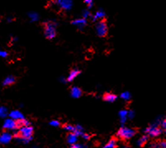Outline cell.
Here are the masks:
<instances>
[{
  "label": "cell",
  "instance_id": "obj_1",
  "mask_svg": "<svg viewBox=\"0 0 166 148\" xmlns=\"http://www.w3.org/2000/svg\"><path fill=\"white\" fill-rule=\"evenodd\" d=\"M34 129L31 126H25L19 128V131L15 134V138L22 143H27L32 139Z\"/></svg>",
  "mask_w": 166,
  "mask_h": 148
},
{
  "label": "cell",
  "instance_id": "obj_2",
  "mask_svg": "<svg viewBox=\"0 0 166 148\" xmlns=\"http://www.w3.org/2000/svg\"><path fill=\"white\" fill-rule=\"evenodd\" d=\"M44 35L48 40H52L56 35V25L53 21H45L43 23Z\"/></svg>",
  "mask_w": 166,
  "mask_h": 148
},
{
  "label": "cell",
  "instance_id": "obj_3",
  "mask_svg": "<svg viewBox=\"0 0 166 148\" xmlns=\"http://www.w3.org/2000/svg\"><path fill=\"white\" fill-rule=\"evenodd\" d=\"M136 132L135 129L130 128L127 127H121L120 129L117 131V137L119 138L122 139V140H129L131 137L135 136Z\"/></svg>",
  "mask_w": 166,
  "mask_h": 148
},
{
  "label": "cell",
  "instance_id": "obj_4",
  "mask_svg": "<svg viewBox=\"0 0 166 148\" xmlns=\"http://www.w3.org/2000/svg\"><path fill=\"white\" fill-rule=\"evenodd\" d=\"M163 128H160L158 124H152L145 129V132L149 137H156L159 136L163 132Z\"/></svg>",
  "mask_w": 166,
  "mask_h": 148
},
{
  "label": "cell",
  "instance_id": "obj_5",
  "mask_svg": "<svg viewBox=\"0 0 166 148\" xmlns=\"http://www.w3.org/2000/svg\"><path fill=\"white\" fill-rule=\"evenodd\" d=\"M96 33L100 37H104L107 34V25L104 19L100 20L96 24Z\"/></svg>",
  "mask_w": 166,
  "mask_h": 148
},
{
  "label": "cell",
  "instance_id": "obj_6",
  "mask_svg": "<svg viewBox=\"0 0 166 148\" xmlns=\"http://www.w3.org/2000/svg\"><path fill=\"white\" fill-rule=\"evenodd\" d=\"M2 128L6 130H15L18 128V125H17V120L12 119H6L3 123V126Z\"/></svg>",
  "mask_w": 166,
  "mask_h": 148
},
{
  "label": "cell",
  "instance_id": "obj_7",
  "mask_svg": "<svg viewBox=\"0 0 166 148\" xmlns=\"http://www.w3.org/2000/svg\"><path fill=\"white\" fill-rule=\"evenodd\" d=\"M56 4L61 9L69 10L72 7V1L71 0H56Z\"/></svg>",
  "mask_w": 166,
  "mask_h": 148
},
{
  "label": "cell",
  "instance_id": "obj_8",
  "mask_svg": "<svg viewBox=\"0 0 166 148\" xmlns=\"http://www.w3.org/2000/svg\"><path fill=\"white\" fill-rule=\"evenodd\" d=\"M12 138V135L9 133L8 132H3L0 136V142L1 144H7L9 143Z\"/></svg>",
  "mask_w": 166,
  "mask_h": 148
},
{
  "label": "cell",
  "instance_id": "obj_9",
  "mask_svg": "<svg viewBox=\"0 0 166 148\" xmlns=\"http://www.w3.org/2000/svg\"><path fill=\"white\" fill-rule=\"evenodd\" d=\"M80 74V70H78V69H72L69 73V76H68V78H67V82H71L75 79L78 75Z\"/></svg>",
  "mask_w": 166,
  "mask_h": 148
},
{
  "label": "cell",
  "instance_id": "obj_10",
  "mask_svg": "<svg viewBox=\"0 0 166 148\" xmlns=\"http://www.w3.org/2000/svg\"><path fill=\"white\" fill-rule=\"evenodd\" d=\"M9 117L11 119L14 120H20V119H23L24 116L23 114L18 110H12L9 113Z\"/></svg>",
  "mask_w": 166,
  "mask_h": 148
},
{
  "label": "cell",
  "instance_id": "obj_11",
  "mask_svg": "<svg viewBox=\"0 0 166 148\" xmlns=\"http://www.w3.org/2000/svg\"><path fill=\"white\" fill-rule=\"evenodd\" d=\"M78 135L74 132H69L68 135H67V142L70 145H73V144L77 143V141H78Z\"/></svg>",
  "mask_w": 166,
  "mask_h": 148
},
{
  "label": "cell",
  "instance_id": "obj_12",
  "mask_svg": "<svg viewBox=\"0 0 166 148\" xmlns=\"http://www.w3.org/2000/svg\"><path fill=\"white\" fill-rule=\"evenodd\" d=\"M70 94L74 98H79L82 96V90L79 87H73L70 90Z\"/></svg>",
  "mask_w": 166,
  "mask_h": 148
},
{
  "label": "cell",
  "instance_id": "obj_13",
  "mask_svg": "<svg viewBox=\"0 0 166 148\" xmlns=\"http://www.w3.org/2000/svg\"><path fill=\"white\" fill-rule=\"evenodd\" d=\"M15 82H16V78L13 76H7L2 82V86L3 87H8V86L14 84Z\"/></svg>",
  "mask_w": 166,
  "mask_h": 148
},
{
  "label": "cell",
  "instance_id": "obj_14",
  "mask_svg": "<svg viewBox=\"0 0 166 148\" xmlns=\"http://www.w3.org/2000/svg\"><path fill=\"white\" fill-rule=\"evenodd\" d=\"M102 98H103L105 101L109 102V103H112V102L116 101L117 96L115 94H112V93H105Z\"/></svg>",
  "mask_w": 166,
  "mask_h": 148
},
{
  "label": "cell",
  "instance_id": "obj_15",
  "mask_svg": "<svg viewBox=\"0 0 166 148\" xmlns=\"http://www.w3.org/2000/svg\"><path fill=\"white\" fill-rule=\"evenodd\" d=\"M71 23L73 25H74V26L79 27V28H82V27H83L87 24V20L85 18L76 19L74 21H72Z\"/></svg>",
  "mask_w": 166,
  "mask_h": 148
},
{
  "label": "cell",
  "instance_id": "obj_16",
  "mask_svg": "<svg viewBox=\"0 0 166 148\" xmlns=\"http://www.w3.org/2000/svg\"><path fill=\"white\" fill-rule=\"evenodd\" d=\"M151 148H166V140L154 141L150 144Z\"/></svg>",
  "mask_w": 166,
  "mask_h": 148
},
{
  "label": "cell",
  "instance_id": "obj_17",
  "mask_svg": "<svg viewBox=\"0 0 166 148\" xmlns=\"http://www.w3.org/2000/svg\"><path fill=\"white\" fill-rule=\"evenodd\" d=\"M127 115H128V111L126 110H121L119 112V116H120L121 124L126 123V119H127Z\"/></svg>",
  "mask_w": 166,
  "mask_h": 148
},
{
  "label": "cell",
  "instance_id": "obj_18",
  "mask_svg": "<svg viewBox=\"0 0 166 148\" xmlns=\"http://www.w3.org/2000/svg\"><path fill=\"white\" fill-rule=\"evenodd\" d=\"M148 140H149V137L145 134L144 136L140 137V138L138 139L137 141H136V143H137V146H143L144 145L147 143Z\"/></svg>",
  "mask_w": 166,
  "mask_h": 148
},
{
  "label": "cell",
  "instance_id": "obj_19",
  "mask_svg": "<svg viewBox=\"0 0 166 148\" xmlns=\"http://www.w3.org/2000/svg\"><path fill=\"white\" fill-rule=\"evenodd\" d=\"M117 146V140L116 138H111L110 139L108 142L102 148H116Z\"/></svg>",
  "mask_w": 166,
  "mask_h": 148
},
{
  "label": "cell",
  "instance_id": "obj_20",
  "mask_svg": "<svg viewBox=\"0 0 166 148\" xmlns=\"http://www.w3.org/2000/svg\"><path fill=\"white\" fill-rule=\"evenodd\" d=\"M63 128H64L65 131H68L69 132H74V133H75L76 132V126L69 124V123H66V124L63 125Z\"/></svg>",
  "mask_w": 166,
  "mask_h": 148
},
{
  "label": "cell",
  "instance_id": "obj_21",
  "mask_svg": "<svg viewBox=\"0 0 166 148\" xmlns=\"http://www.w3.org/2000/svg\"><path fill=\"white\" fill-rule=\"evenodd\" d=\"M17 125H18V128H20L21 127H25V126H29V125H30V122H29L28 120L25 119L17 120Z\"/></svg>",
  "mask_w": 166,
  "mask_h": 148
},
{
  "label": "cell",
  "instance_id": "obj_22",
  "mask_svg": "<svg viewBox=\"0 0 166 148\" xmlns=\"http://www.w3.org/2000/svg\"><path fill=\"white\" fill-rule=\"evenodd\" d=\"M105 16V13L102 11H97L96 12V14L94 15L93 16V19L94 20H97V19H100V20H102V19L104 18Z\"/></svg>",
  "mask_w": 166,
  "mask_h": 148
},
{
  "label": "cell",
  "instance_id": "obj_23",
  "mask_svg": "<svg viewBox=\"0 0 166 148\" xmlns=\"http://www.w3.org/2000/svg\"><path fill=\"white\" fill-rule=\"evenodd\" d=\"M121 97L123 99V100H125V101H130V98H131V96H130V92H123V93H121Z\"/></svg>",
  "mask_w": 166,
  "mask_h": 148
},
{
  "label": "cell",
  "instance_id": "obj_24",
  "mask_svg": "<svg viewBox=\"0 0 166 148\" xmlns=\"http://www.w3.org/2000/svg\"><path fill=\"white\" fill-rule=\"evenodd\" d=\"M7 109L4 106H1V108H0V115H1V117H5V116H7Z\"/></svg>",
  "mask_w": 166,
  "mask_h": 148
},
{
  "label": "cell",
  "instance_id": "obj_25",
  "mask_svg": "<svg viewBox=\"0 0 166 148\" xmlns=\"http://www.w3.org/2000/svg\"><path fill=\"white\" fill-rule=\"evenodd\" d=\"M50 125H51L53 127H59L60 125V123L58 120H51L50 122Z\"/></svg>",
  "mask_w": 166,
  "mask_h": 148
},
{
  "label": "cell",
  "instance_id": "obj_26",
  "mask_svg": "<svg viewBox=\"0 0 166 148\" xmlns=\"http://www.w3.org/2000/svg\"><path fill=\"white\" fill-rule=\"evenodd\" d=\"M84 147H86V146H83V144L80 143H75L71 145V148H84Z\"/></svg>",
  "mask_w": 166,
  "mask_h": 148
},
{
  "label": "cell",
  "instance_id": "obj_27",
  "mask_svg": "<svg viewBox=\"0 0 166 148\" xmlns=\"http://www.w3.org/2000/svg\"><path fill=\"white\" fill-rule=\"evenodd\" d=\"M161 128H163V130L164 131V133L166 135V119L161 122Z\"/></svg>",
  "mask_w": 166,
  "mask_h": 148
},
{
  "label": "cell",
  "instance_id": "obj_28",
  "mask_svg": "<svg viewBox=\"0 0 166 148\" xmlns=\"http://www.w3.org/2000/svg\"><path fill=\"white\" fill-rule=\"evenodd\" d=\"M134 116H135V113H134V111L128 110V115H127V117H128L129 119H132Z\"/></svg>",
  "mask_w": 166,
  "mask_h": 148
},
{
  "label": "cell",
  "instance_id": "obj_29",
  "mask_svg": "<svg viewBox=\"0 0 166 148\" xmlns=\"http://www.w3.org/2000/svg\"><path fill=\"white\" fill-rule=\"evenodd\" d=\"M81 137H83V138L84 139V140H88V139L90 138V136H89L88 134L85 133V132H83V134Z\"/></svg>",
  "mask_w": 166,
  "mask_h": 148
},
{
  "label": "cell",
  "instance_id": "obj_30",
  "mask_svg": "<svg viewBox=\"0 0 166 148\" xmlns=\"http://www.w3.org/2000/svg\"><path fill=\"white\" fill-rule=\"evenodd\" d=\"M7 52L6 51H1L0 52V55L2 57V58H6V57L7 56Z\"/></svg>",
  "mask_w": 166,
  "mask_h": 148
},
{
  "label": "cell",
  "instance_id": "obj_31",
  "mask_svg": "<svg viewBox=\"0 0 166 148\" xmlns=\"http://www.w3.org/2000/svg\"><path fill=\"white\" fill-rule=\"evenodd\" d=\"M92 1L93 0H84V2H85L86 4H88V6L91 7L92 4Z\"/></svg>",
  "mask_w": 166,
  "mask_h": 148
},
{
  "label": "cell",
  "instance_id": "obj_32",
  "mask_svg": "<svg viewBox=\"0 0 166 148\" xmlns=\"http://www.w3.org/2000/svg\"><path fill=\"white\" fill-rule=\"evenodd\" d=\"M88 16H90V13L88 12H87V11H85V12L83 13V18H86V17Z\"/></svg>",
  "mask_w": 166,
  "mask_h": 148
},
{
  "label": "cell",
  "instance_id": "obj_33",
  "mask_svg": "<svg viewBox=\"0 0 166 148\" xmlns=\"http://www.w3.org/2000/svg\"><path fill=\"white\" fill-rule=\"evenodd\" d=\"M123 148H130V147L129 146H125Z\"/></svg>",
  "mask_w": 166,
  "mask_h": 148
}]
</instances>
